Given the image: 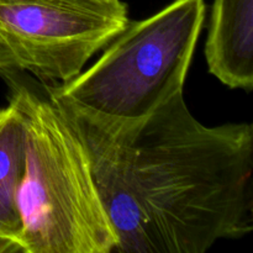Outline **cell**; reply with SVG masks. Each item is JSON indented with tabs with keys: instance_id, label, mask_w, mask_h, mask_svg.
Instances as JSON below:
<instances>
[{
	"instance_id": "cell-1",
	"label": "cell",
	"mask_w": 253,
	"mask_h": 253,
	"mask_svg": "<svg viewBox=\"0 0 253 253\" xmlns=\"http://www.w3.org/2000/svg\"><path fill=\"white\" fill-rule=\"evenodd\" d=\"M63 113L88 152L114 252L204 253L252 232L251 124L204 125L183 91L128 125Z\"/></svg>"
},
{
	"instance_id": "cell-4",
	"label": "cell",
	"mask_w": 253,
	"mask_h": 253,
	"mask_svg": "<svg viewBox=\"0 0 253 253\" xmlns=\"http://www.w3.org/2000/svg\"><path fill=\"white\" fill-rule=\"evenodd\" d=\"M128 21L123 1L0 0V74L66 83Z\"/></svg>"
},
{
	"instance_id": "cell-7",
	"label": "cell",
	"mask_w": 253,
	"mask_h": 253,
	"mask_svg": "<svg viewBox=\"0 0 253 253\" xmlns=\"http://www.w3.org/2000/svg\"><path fill=\"white\" fill-rule=\"evenodd\" d=\"M88 1L99 2V4H118L120 2V0H88Z\"/></svg>"
},
{
	"instance_id": "cell-5",
	"label": "cell",
	"mask_w": 253,
	"mask_h": 253,
	"mask_svg": "<svg viewBox=\"0 0 253 253\" xmlns=\"http://www.w3.org/2000/svg\"><path fill=\"white\" fill-rule=\"evenodd\" d=\"M205 56L222 84L252 90L253 0H214Z\"/></svg>"
},
{
	"instance_id": "cell-2",
	"label": "cell",
	"mask_w": 253,
	"mask_h": 253,
	"mask_svg": "<svg viewBox=\"0 0 253 253\" xmlns=\"http://www.w3.org/2000/svg\"><path fill=\"white\" fill-rule=\"evenodd\" d=\"M6 79L26 131L17 194L24 253H113L116 235L78 131L48 94Z\"/></svg>"
},
{
	"instance_id": "cell-6",
	"label": "cell",
	"mask_w": 253,
	"mask_h": 253,
	"mask_svg": "<svg viewBox=\"0 0 253 253\" xmlns=\"http://www.w3.org/2000/svg\"><path fill=\"white\" fill-rule=\"evenodd\" d=\"M26 165V131L12 101L0 110V253H24L17 194Z\"/></svg>"
},
{
	"instance_id": "cell-3",
	"label": "cell",
	"mask_w": 253,
	"mask_h": 253,
	"mask_svg": "<svg viewBox=\"0 0 253 253\" xmlns=\"http://www.w3.org/2000/svg\"><path fill=\"white\" fill-rule=\"evenodd\" d=\"M204 0H174L127 26L100 58L66 83L46 85L63 111L99 126L147 118L184 89L205 21Z\"/></svg>"
}]
</instances>
